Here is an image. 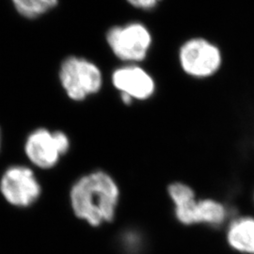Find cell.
<instances>
[{
	"instance_id": "cell-2",
	"label": "cell",
	"mask_w": 254,
	"mask_h": 254,
	"mask_svg": "<svg viewBox=\"0 0 254 254\" xmlns=\"http://www.w3.org/2000/svg\"><path fill=\"white\" fill-rule=\"evenodd\" d=\"M179 68L190 79L203 81L216 76L223 67L224 55L216 43L205 37L184 41L178 47Z\"/></svg>"
},
{
	"instance_id": "cell-10",
	"label": "cell",
	"mask_w": 254,
	"mask_h": 254,
	"mask_svg": "<svg viewBox=\"0 0 254 254\" xmlns=\"http://www.w3.org/2000/svg\"><path fill=\"white\" fill-rule=\"evenodd\" d=\"M226 215V209L221 203L217 200L205 199L198 200L194 213V221L195 224L207 223L219 225L225 220Z\"/></svg>"
},
{
	"instance_id": "cell-3",
	"label": "cell",
	"mask_w": 254,
	"mask_h": 254,
	"mask_svg": "<svg viewBox=\"0 0 254 254\" xmlns=\"http://www.w3.org/2000/svg\"><path fill=\"white\" fill-rule=\"evenodd\" d=\"M60 83L71 100L81 102L101 91L103 73L100 68L88 59L70 56L61 64Z\"/></svg>"
},
{
	"instance_id": "cell-9",
	"label": "cell",
	"mask_w": 254,
	"mask_h": 254,
	"mask_svg": "<svg viewBox=\"0 0 254 254\" xmlns=\"http://www.w3.org/2000/svg\"><path fill=\"white\" fill-rule=\"evenodd\" d=\"M228 243L238 252L254 254V218H239L228 230Z\"/></svg>"
},
{
	"instance_id": "cell-5",
	"label": "cell",
	"mask_w": 254,
	"mask_h": 254,
	"mask_svg": "<svg viewBox=\"0 0 254 254\" xmlns=\"http://www.w3.org/2000/svg\"><path fill=\"white\" fill-rule=\"evenodd\" d=\"M70 139L62 131L38 128L27 136L25 153L31 163L41 169H51L70 149Z\"/></svg>"
},
{
	"instance_id": "cell-4",
	"label": "cell",
	"mask_w": 254,
	"mask_h": 254,
	"mask_svg": "<svg viewBox=\"0 0 254 254\" xmlns=\"http://www.w3.org/2000/svg\"><path fill=\"white\" fill-rule=\"evenodd\" d=\"M106 39L112 53L126 64L145 61L154 41L149 27L140 22L112 27Z\"/></svg>"
},
{
	"instance_id": "cell-14",
	"label": "cell",
	"mask_w": 254,
	"mask_h": 254,
	"mask_svg": "<svg viewBox=\"0 0 254 254\" xmlns=\"http://www.w3.org/2000/svg\"><path fill=\"white\" fill-rule=\"evenodd\" d=\"M0 147H1V130H0Z\"/></svg>"
},
{
	"instance_id": "cell-11",
	"label": "cell",
	"mask_w": 254,
	"mask_h": 254,
	"mask_svg": "<svg viewBox=\"0 0 254 254\" xmlns=\"http://www.w3.org/2000/svg\"><path fill=\"white\" fill-rule=\"evenodd\" d=\"M19 14L27 19H36L56 8L59 0H10Z\"/></svg>"
},
{
	"instance_id": "cell-6",
	"label": "cell",
	"mask_w": 254,
	"mask_h": 254,
	"mask_svg": "<svg viewBox=\"0 0 254 254\" xmlns=\"http://www.w3.org/2000/svg\"><path fill=\"white\" fill-rule=\"evenodd\" d=\"M0 191L9 203L25 208L40 198L42 189L34 173L25 166H12L0 180Z\"/></svg>"
},
{
	"instance_id": "cell-8",
	"label": "cell",
	"mask_w": 254,
	"mask_h": 254,
	"mask_svg": "<svg viewBox=\"0 0 254 254\" xmlns=\"http://www.w3.org/2000/svg\"><path fill=\"white\" fill-rule=\"evenodd\" d=\"M168 192L174 204L176 218L184 225L194 224V210L198 200L193 190L183 183H173Z\"/></svg>"
},
{
	"instance_id": "cell-1",
	"label": "cell",
	"mask_w": 254,
	"mask_h": 254,
	"mask_svg": "<svg viewBox=\"0 0 254 254\" xmlns=\"http://www.w3.org/2000/svg\"><path fill=\"white\" fill-rule=\"evenodd\" d=\"M119 198L120 190L116 182L102 171L82 176L70 191L73 213L93 227L113 220Z\"/></svg>"
},
{
	"instance_id": "cell-12",
	"label": "cell",
	"mask_w": 254,
	"mask_h": 254,
	"mask_svg": "<svg viewBox=\"0 0 254 254\" xmlns=\"http://www.w3.org/2000/svg\"><path fill=\"white\" fill-rule=\"evenodd\" d=\"M121 245L126 254H139L142 249V238L135 231H127L122 236Z\"/></svg>"
},
{
	"instance_id": "cell-7",
	"label": "cell",
	"mask_w": 254,
	"mask_h": 254,
	"mask_svg": "<svg viewBox=\"0 0 254 254\" xmlns=\"http://www.w3.org/2000/svg\"><path fill=\"white\" fill-rule=\"evenodd\" d=\"M111 81L120 95L133 101L151 99L156 91L154 76L138 64H125L111 75Z\"/></svg>"
},
{
	"instance_id": "cell-13",
	"label": "cell",
	"mask_w": 254,
	"mask_h": 254,
	"mask_svg": "<svg viewBox=\"0 0 254 254\" xmlns=\"http://www.w3.org/2000/svg\"><path fill=\"white\" fill-rule=\"evenodd\" d=\"M134 8L142 10L154 9L163 0H127Z\"/></svg>"
}]
</instances>
